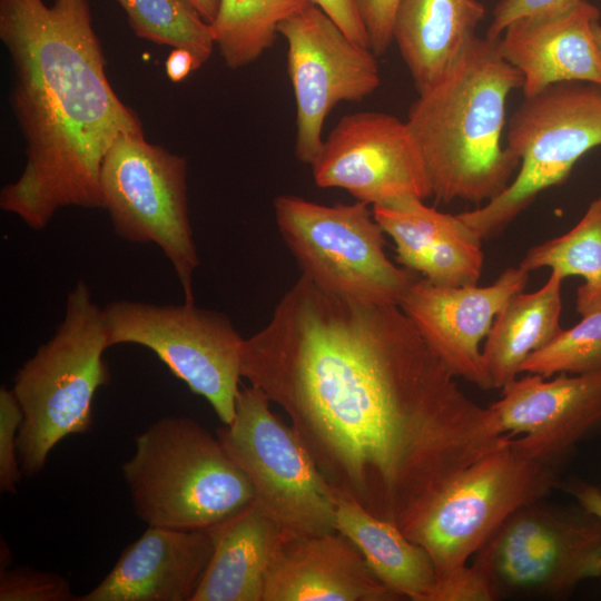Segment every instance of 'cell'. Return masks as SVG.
Segmentation results:
<instances>
[{
  "label": "cell",
  "mask_w": 601,
  "mask_h": 601,
  "mask_svg": "<svg viewBox=\"0 0 601 601\" xmlns=\"http://www.w3.org/2000/svg\"><path fill=\"white\" fill-rule=\"evenodd\" d=\"M242 376L289 416L334 489L400 529L509 442L400 306L343 298L304 276L244 341Z\"/></svg>",
  "instance_id": "cell-1"
},
{
  "label": "cell",
  "mask_w": 601,
  "mask_h": 601,
  "mask_svg": "<svg viewBox=\"0 0 601 601\" xmlns=\"http://www.w3.org/2000/svg\"><path fill=\"white\" fill-rule=\"evenodd\" d=\"M0 39L27 155L19 178L0 191L1 209L40 230L60 208H102L107 151L144 131L107 79L88 0H0Z\"/></svg>",
  "instance_id": "cell-2"
},
{
  "label": "cell",
  "mask_w": 601,
  "mask_h": 601,
  "mask_svg": "<svg viewBox=\"0 0 601 601\" xmlns=\"http://www.w3.org/2000/svg\"><path fill=\"white\" fill-rule=\"evenodd\" d=\"M522 83L496 40L476 36L447 72L418 93L405 121L437 200L485 204L510 185L520 159L502 137L508 98Z\"/></svg>",
  "instance_id": "cell-3"
},
{
  "label": "cell",
  "mask_w": 601,
  "mask_h": 601,
  "mask_svg": "<svg viewBox=\"0 0 601 601\" xmlns=\"http://www.w3.org/2000/svg\"><path fill=\"white\" fill-rule=\"evenodd\" d=\"M121 472L147 525L209 529L254 502L247 476L218 437L187 416H164L139 433Z\"/></svg>",
  "instance_id": "cell-4"
},
{
  "label": "cell",
  "mask_w": 601,
  "mask_h": 601,
  "mask_svg": "<svg viewBox=\"0 0 601 601\" xmlns=\"http://www.w3.org/2000/svg\"><path fill=\"white\" fill-rule=\"evenodd\" d=\"M108 347L105 308L78 282L55 334L13 377L11 390L22 411L17 446L24 475L40 473L61 440L90 430L96 393L110 381L104 359Z\"/></svg>",
  "instance_id": "cell-5"
},
{
  "label": "cell",
  "mask_w": 601,
  "mask_h": 601,
  "mask_svg": "<svg viewBox=\"0 0 601 601\" xmlns=\"http://www.w3.org/2000/svg\"><path fill=\"white\" fill-rule=\"evenodd\" d=\"M601 146V86L565 81L524 96L510 118L506 147L520 159L499 196L459 216L482 240L499 236L545 189L570 176L577 161Z\"/></svg>",
  "instance_id": "cell-6"
},
{
  "label": "cell",
  "mask_w": 601,
  "mask_h": 601,
  "mask_svg": "<svg viewBox=\"0 0 601 601\" xmlns=\"http://www.w3.org/2000/svg\"><path fill=\"white\" fill-rule=\"evenodd\" d=\"M555 483V467L520 453L510 439L455 474L402 532L428 553L441 581L466 566L514 511L543 499Z\"/></svg>",
  "instance_id": "cell-7"
},
{
  "label": "cell",
  "mask_w": 601,
  "mask_h": 601,
  "mask_svg": "<svg viewBox=\"0 0 601 601\" xmlns=\"http://www.w3.org/2000/svg\"><path fill=\"white\" fill-rule=\"evenodd\" d=\"M278 230L302 276L354 302L400 306L420 275L394 265L368 205L326 206L295 195L274 200Z\"/></svg>",
  "instance_id": "cell-8"
},
{
  "label": "cell",
  "mask_w": 601,
  "mask_h": 601,
  "mask_svg": "<svg viewBox=\"0 0 601 601\" xmlns=\"http://www.w3.org/2000/svg\"><path fill=\"white\" fill-rule=\"evenodd\" d=\"M253 385L239 388L235 415L216 430L220 444L247 476L257 504L287 536L335 531L334 487L290 425Z\"/></svg>",
  "instance_id": "cell-9"
},
{
  "label": "cell",
  "mask_w": 601,
  "mask_h": 601,
  "mask_svg": "<svg viewBox=\"0 0 601 601\" xmlns=\"http://www.w3.org/2000/svg\"><path fill=\"white\" fill-rule=\"evenodd\" d=\"M497 597L561 598L601 574V518L578 503L530 502L514 511L473 556Z\"/></svg>",
  "instance_id": "cell-10"
},
{
  "label": "cell",
  "mask_w": 601,
  "mask_h": 601,
  "mask_svg": "<svg viewBox=\"0 0 601 601\" xmlns=\"http://www.w3.org/2000/svg\"><path fill=\"white\" fill-rule=\"evenodd\" d=\"M187 162L181 156L124 135L107 151L100 170L102 208L115 231L130 243H154L170 262L185 302L194 303L199 265L187 205Z\"/></svg>",
  "instance_id": "cell-11"
},
{
  "label": "cell",
  "mask_w": 601,
  "mask_h": 601,
  "mask_svg": "<svg viewBox=\"0 0 601 601\" xmlns=\"http://www.w3.org/2000/svg\"><path fill=\"white\" fill-rule=\"evenodd\" d=\"M109 346L136 344L154 352L223 424L235 415L244 341L228 316L195 303L156 305L114 300L105 307Z\"/></svg>",
  "instance_id": "cell-12"
},
{
  "label": "cell",
  "mask_w": 601,
  "mask_h": 601,
  "mask_svg": "<svg viewBox=\"0 0 601 601\" xmlns=\"http://www.w3.org/2000/svg\"><path fill=\"white\" fill-rule=\"evenodd\" d=\"M287 71L296 101L295 155L311 165L323 146V126L339 102H359L381 85L377 57L345 35L316 4L284 20Z\"/></svg>",
  "instance_id": "cell-13"
},
{
  "label": "cell",
  "mask_w": 601,
  "mask_h": 601,
  "mask_svg": "<svg viewBox=\"0 0 601 601\" xmlns=\"http://www.w3.org/2000/svg\"><path fill=\"white\" fill-rule=\"evenodd\" d=\"M311 167L318 187L345 189L372 206L433 196L422 152L406 121L382 111L342 117Z\"/></svg>",
  "instance_id": "cell-14"
},
{
  "label": "cell",
  "mask_w": 601,
  "mask_h": 601,
  "mask_svg": "<svg viewBox=\"0 0 601 601\" xmlns=\"http://www.w3.org/2000/svg\"><path fill=\"white\" fill-rule=\"evenodd\" d=\"M489 407L494 430L529 459L555 467L601 430V371L548 380L524 373Z\"/></svg>",
  "instance_id": "cell-15"
},
{
  "label": "cell",
  "mask_w": 601,
  "mask_h": 601,
  "mask_svg": "<svg viewBox=\"0 0 601 601\" xmlns=\"http://www.w3.org/2000/svg\"><path fill=\"white\" fill-rule=\"evenodd\" d=\"M528 280L529 272L519 265L486 286H439L418 276L400 307L455 377L491 390L482 342L497 313L515 293L524 290Z\"/></svg>",
  "instance_id": "cell-16"
},
{
  "label": "cell",
  "mask_w": 601,
  "mask_h": 601,
  "mask_svg": "<svg viewBox=\"0 0 601 601\" xmlns=\"http://www.w3.org/2000/svg\"><path fill=\"white\" fill-rule=\"evenodd\" d=\"M215 528L148 525L109 573L77 601H193L215 548Z\"/></svg>",
  "instance_id": "cell-17"
},
{
  "label": "cell",
  "mask_w": 601,
  "mask_h": 601,
  "mask_svg": "<svg viewBox=\"0 0 601 601\" xmlns=\"http://www.w3.org/2000/svg\"><path fill=\"white\" fill-rule=\"evenodd\" d=\"M600 10L587 0L574 8L510 23L496 40L502 57L522 76L524 96L558 82L601 86V52L593 26Z\"/></svg>",
  "instance_id": "cell-18"
},
{
  "label": "cell",
  "mask_w": 601,
  "mask_h": 601,
  "mask_svg": "<svg viewBox=\"0 0 601 601\" xmlns=\"http://www.w3.org/2000/svg\"><path fill=\"white\" fill-rule=\"evenodd\" d=\"M375 220L395 243L396 260L439 286L479 284L482 239L457 215L403 197L372 206Z\"/></svg>",
  "instance_id": "cell-19"
},
{
  "label": "cell",
  "mask_w": 601,
  "mask_h": 601,
  "mask_svg": "<svg viewBox=\"0 0 601 601\" xmlns=\"http://www.w3.org/2000/svg\"><path fill=\"white\" fill-rule=\"evenodd\" d=\"M402 600L337 531L288 536L270 570L264 601Z\"/></svg>",
  "instance_id": "cell-20"
},
{
  "label": "cell",
  "mask_w": 601,
  "mask_h": 601,
  "mask_svg": "<svg viewBox=\"0 0 601 601\" xmlns=\"http://www.w3.org/2000/svg\"><path fill=\"white\" fill-rule=\"evenodd\" d=\"M215 528V548L193 601H264L288 538L254 502Z\"/></svg>",
  "instance_id": "cell-21"
},
{
  "label": "cell",
  "mask_w": 601,
  "mask_h": 601,
  "mask_svg": "<svg viewBox=\"0 0 601 601\" xmlns=\"http://www.w3.org/2000/svg\"><path fill=\"white\" fill-rule=\"evenodd\" d=\"M485 9L477 0H401L393 41L417 92L437 82L476 37Z\"/></svg>",
  "instance_id": "cell-22"
},
{
  "label": "cell",
  "mask_w": 601,
  "mask_h": 601,
  "mask_svg": "<svg viewBox=\"0 0 601 601\" xmlns=\"http://www.w3.org/2000/svg\"><path fill=\"white\" fill-rule=\"evenodd\" d=\"M334 492L335 531L356 546L373 573L401 599L432 601L439 578L428 553L397 525Z\"/></svg>",
  "instance_id": "cell-23"
},
{
  "label": "cell",
  "mask_w": 601,
  "mask_h": 601,
  "mask_svg": "<svg viewBox=\"0 0 601 601\" xmlns=\"http://www.w3.org/2000/svg\"><path fill=\"white\" fill-rule=\"evenodd\" d=\"M563 279L551 272L543 286L532 293H515L495 316L482 346L493 388L515 380L525 359L562 331Z\"/></svg>",
  "instance_id": "cell-24"
},
{
  "label": "cell",
  "mask_w": 601,
  "mask_h": 601,
  "mask_svg": "<svg viewBox=\"0 0 601 601\" xmlns=\"http://www.w3.org/2000/svg\"><path fill=\"white\" fill-rule=\"evenodd\" d=\"M526 272L551 268L563 278L581 276L575 309L582 317L601 312V195L565 234L531 247L519 264Z\"/></svg>",
  "instance_id": "cell-25"
},
{
  "label": "cell",
  "mask_w": 601,
  "mask_h": 601,
  "mask_svg": "<svg viewBox=\"0 0 601 601\" xmlns=\"http://www.w3.org/2000/svg\"><path fill=\"white\" fill-rule=\"evenodd\" d=\"M312 3V0H220L211 26L225 65L239 69L255 62L276 41L278 26Z\"/></svg>",
  "instance_id": "cell-26"
},
{
  "label": "cell",
  "mask_w": 601,
  "mask_h": 601,
  "mask_svg": "<svg viewBox=\"0 0 601 601\" xmlns=\"http://www.w3.org/2000/svg\"><path fill=\"white\" fill-rule=\"evenodd\" d=\"M135 35L158 45L188 50L201 67L211 56L215 35L188 0H116Z\"/></svg>",
  "instance_id": "cell-27"
},
{
  "label": "cell",
  "mask_w": 601,
  "mask_h": 601,
  "mask_svg": "<svg viewBox=\"0 0 601 601\" xmlns=\"http://www.w3.org/2000/svg\"><path fill=\"white\" fill-rule=\"evenodd\" d=\"M601 371V312L582 316L545 346L532 353L521 373L551 377L554 374H587Z\"/></svg>",
  "instance_id": "cell-28"
},
{
  "label": "cell",
  "mask_w": 601,
  "mask_h": 601,
  "mask_svg": "<svg viewBox=\"0 0 601 601\" xmlns=\"http://www.w3.org/2000/svg\"><path fill=\"white\" fill-rule=\"evenodd\" d=\"M1 601H77L69 581L57 572L30 566L1 568Z\"/></svg>",
  "instance_id": "cell-29"
},
{
  "label": "cell",
  "mask_w": 601,
  "mask_h": 601,
  "mask_svg": "<svg viewBox=\"0 0 601 601\" xmlns=\"http://www.w3.org/2000/svg\"><path fill=\"white\" fill-rule=\"evenodd\" d=\"M22 411L12 390H0V490L16 493L23 475L18 456V433Z\"/></svg>",
  "instance_id": "cell-30"
},
{
  "label": "cell",
  "mask_w": 601,
  "mask_h": 601,
  "mask_svg": "<svg viewBox=\"0 0 601 601\" xmlns=\"http://www.w3.org/2000/svg\"><path fill=\"white\" fill-rule=\"evenodd\" d=\"M581 0H500L485 37L497 40L505 28L521 18L555 14L574 8Z\"/></svg>",
  "instance_id": "cell-31"
},
{
  "label": "cell",
  "mask_w": 601,
  "mask_h": 601,
  "mask_svg": "<svg viewBox=\"0 0 601 601\" xmlns=\"http://www.w3.org/2000/svg\"><path fill=\"white\" fill-rule=\"evenodd\" d=\"M497 593L475 565L469 563L455 574L437 582L432 601H492Z\"/></svg>",
  "instance_id": "cell-32"
},
{
  "label": "cell",
  "mask_w": 601,
  "mask_h": 601,
  "mask_svg": "<svg viewBox=\"0 0 601 601\" xmlns=\"http://www.w3.org/2000/svg\"><path fill=\"white\" fill-rule=\"evenodd\" d=\"M401 0H355L364 24L368 48L382 56L393 42V24Z\"/></svg>",
  "instance_id": "cell-33"
},
{
  "label": "cell",
  "mask_w": 601,
  "mask_h": 601,
  "mask_svg": "<svg viewBox=\"0 0 601 601\" xmlns=\"http://www.w3.org/2000/svg\"><path fill=\"white\" fill-rule=\"evenodd\" d=\"M352 40L368 47L367 36L355 0H312Z\"/></svg>",
  "instance_id": "cell-34"
},
{
  "label": "cell",
  "mask_w": 601,
  "mask_h": 601,
  "mask_svg": "<svg viewBox=\"0 0 601 601\" xmlns=\"http://www.w3.org/2000/svg\"><path fill=\"white\" fill-rule=\"evenodd\" d=\"M199 66L195 57L185 49H173L166 60V73L174 82L184 80Z\"/></svg>",
  "instance_id": "cell-35"
},
{
  "label": "cell",
  "mask_w": 601,
  "mask_h": 601,
  "mask_svg": "<svg viewBox=\"0 0 601 601\" xmlns=\"http://www.w3.org/2000/svg\"><path fill=\"white\" fill-rule=\"evenodd\" d=\"M564 490L571 493L580 505L601 518V487L572 481L564 485Z\"/></svg>",
  "instance_id": "cell-36"
},
{
  "label": "cell",
  "mask_w": 601,
  "mask_h": 601,
  "mask_svg": "<svg viewBox=\"0 0 601 601\" xmlns=\"http://www.w3.org/2000/svg\"><path fill=\"white\" fill-rule=\"evenodd\" d=\"M201 14V17L211 23L217 14L220 0H188Z\"/></svg>",
  "instance_id": "cell-37"
},
{
  "label": "cell",
  "mask_w": 601,
  "mask_h": 601,
  "mask_svg": "<svg viewBox=\"0 0 601 601\" xmlns=\"http://www.w3.org/2000/svg\"><path fill=\"white\" fill-rule=\"evenodd\" d=\"M593 32H594L595 41H597L598 47H599L600 52H601V22L600 21H597L594 23Z\"/></svg>",
  "instance_id": "cell-38"
},
{
  "label": "cell",
  "mask_w": 601,
  "mask_h": 601,
  "mask_svg": "<svg viewBox=\"0 0 601 601\" xmlns=\"http://www.w3.org/2000/svg\"><path fill=\"white\" fill-rule=\"evenodd\" d=\"M600 578H601V574H600Z\"/></svg>",
  "instance_id": "cell-39"
}]
</instances>
